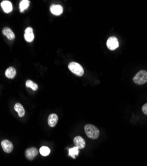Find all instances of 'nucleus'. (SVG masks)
<instances>
[{"instance_id": "8", "label": "nucleus", "mask_w": 147, "mask_h": 166, "mask_svg": "<svg viewBox=\"0 0 147 166\" xmlns=\"http://www.w3.org/2000/svg\"><path fill=\"white\" fill-rule=\"evenodd\" d=\"M24 37L27 42H32L34 39V34L31 27H27L25 31Z\"/></svg>"}, {"instance_id": "17", "label": "nucleus", "mask_w": 147, "mask_h": 166, "mask_svg": "<svg viewBox=\"0 0 147 166\" xmlns=\"http://www.w3.org/2000/svg\"><path fill=\"white\" fill-rule=\"evenodd\" d=\"M39 152L42 156H47L49 155L50 153H51V149H50L48 147H46V146H42V147L40 148Z\"/></svg>"}, {"instance_id": "15", "label": "nucleus", "mask_w": 147, "mask_h": 166, "mask_svg": "<svg viewBox=\"0 0 147 166\" xmlns=\"http://www.w3.org/2000/svg\"><path fill=\"white\" fill-rule=\"evenodd\" d=\"M30 4V2L29 0H23L19 3V9L21 12H23L25 10L28 8Z\"/></svg>"}, {"instance_id": "11", "label": "nucleus", "mask_w": 147, "mask_h": 166, "mask_svg": "<svg viewBox=\"0 0 147 166\" xmlns=\"http://www.w3.org/2000/svg\"><path fill=\"white\" fill-rule=\"evenodd\" d=\"M2 33L5 36L7 37V38L9 40H13L15 37L13 31L9 28V27H4L2 30Z\"/></svg>"}, {"instance_id": "7", "label": "nucleus", "mask_w": 147, "mask_h": 166, "mask_svg": "<svg viewBox=\"0 0 147 166\" xmlns=\"http://www.w3.org/2000/svg\"><path fill=\"white\" fill-rule=\"evenodd\" d=\"M74 143L76 147L80 149L84 148L86 145V141L81 136H76L74 139Z\"/></svg>"}, {"instance_id": "18", "label": "nucleus", "mask_w": 147, "mask_h": 166, "mask_svg": "<svg viewBox=\"0 0 147 166\" xmlns=\"http://www.w3.org/2000/svg\"><path fill=\"white\" fill-rule=\"evenodd\" d=\"M25 85H26L27 87L30 88L33 90H37L38 89V85L37 84H35V83H34L32 81H30V80L27 81V82L25 83Z\"/></svg>"}, {"instance_id": "1", "label": "nucleus", "mask_w": 147, "mask_h": 166, "mask_svg": "<svg viewBox=\"0 0 147 166\" xmlns=\"http://www.w3.org/2000/svg\"><path fill=\"white\" fill-rule=\"evenodd\" d=\"M84 130L86 135L91 139L95 140L99 136V131L95 126L91 124H86L84 127Z\"/></svg>"}, {"instance_id": "14", "label": "nucleus", "mask_w": 147, "mask_h": 166, "mask_svg": "<svg viewBox=\"0 0 147 166\" xmlns=\"http://www.w3.org/2000/svg\"><path fill=\"white\" fill-rule=\"evenodd\" d=\"M15 75H16V70L13 67H9L5 71V76L8 78L12 79L15 77Z\"/></svg>"}, {"instance_id": "6", "label": "nucleus", "mask_w": 147, "mask_h": 166, "mask_svg": "<svg viewBox=\"0 0 147 166\" xmlns=\"http://www.w3.org/2000/svg\"><path fill=\"white\" fill-rule=\"evenodd\" d=\"M2 147L3 151L6 153H11L13 151V145L9 140H5L2 141Z\"/></svg>"}, {"instance_id": "9", "label": "nucleus", "mask_w": 147, "mask_h": 166, "mask_svg": "<svg viewBox=\"0 0 147 166\" xmlns=\"http://www.w3.org/2000/svg\"><path fill=\"white\" fill-rule=\"evenodd\" d=\"M1 6L3 10L5 11V13H10L13 9V6L11 3L9 1H3L1 3Z\"/></svg>"}, {"instance_id": "19", "label": "nucleus", "mask_w": 147, "mask_h": 166, "mask_svg": "<svg viewBox=\"0 0 147 166\" xmlns=\"http://www.w3.org/2000/svg\"><path fill=\"white\" fill-rule=\"evenodd\" d=\"M142 110L143 113L146 115H147V103H146L145 105H143V106L142 107Z\"/></svg>"}, {"instance_id": "3", "label": "nucleus", "mask_w": 147, "mask_h": 166, "mask_svg": "<svg viewBox=\"0 0 147 166\" xmlns=\"http://www.w3.org/2000/svg\"><path fill=\"white\" fill-rule=\"evenodd\" d=\"M68 69L72 73L78 77H82L84 73L83 67L79 63L76 62H72L68 65Z\"/></svg>"}, {"instance_id": "5", "label": "nucleus", "mask_w": 147, "mask_h": 166, "mask_svg": "<svg viewBox=\"0 0 147 166\" xmlns=\"http://www.w3.org/2000/svg\"><path fill=\"white\" fill-rule=\"evenodd\" d=\"M38 154V150L35 148H30L25 151L26 157L29 160H33L34 159Z\"/></svg>"}, {"instance_id": "4", "label": "nucleus", "mask_w": 147, "mask_h": 166, "mask_svg": "<svg viewBox=\"0 0 147 166\" xmlns=\"http://www.w3.org/2000/svg\"><path fill=\"white\" fill-rule=\"evenodd\" d=\"M107 46L110 50H115L119 47V41L115 37H111L108 39L107 41Z\"/></svg>"}, {"instance_id": "13", "label": "nucleus", "mask_w": 147, "mask_h": 166, "mask_svg": "<svg viewBox=\"0 0 147 166\" xmlns=\"http://www.w3.org/2000/svg\"><path fill=\"white\" fill-rule=\"evenodd\" d=\"M14 109L15 111L18 112V115L19 117L24 116L25 112V109L23 108V106L20 103H16L14 106Z\"/></svg>"}, {"instance_id": "2", "label": "nucleus", "mask_w": 147, "mask_h": 166, "mask_svg": "<svg viewBox=\"0 0 147 166\" xmlns=\"http://www.w3.org/2000/svg\"><path fill=\"white\" fill-rule=\"evenodd\" d=\"M133 82L137 85H143L147 82V71L141 70L133 78Z\"/></svg>"}, {"instance_id": "16", "label": "nucleus", "mask_w": 147, "mask_h": 166, "mask_svg": "<svg viewBox=\"0 0 147 166\" xmlns=\"http://www.w3.org/2000/svg\"><path fill=\"white\" fill-rule=\"evenodd\" d=\"M79 153V149L77 147H74L68 149V154L70 156H71L73 158H76V156H78Z\"/></svg>"}, {"instance_id": "10", "label": "nucleus", "mask_w": 147, "mask_h": 166, "mask_svg": "<svg viewBox=\"0 0 147 166\" xmlns=\"http://www.w3.org/2000/svg\"><path fill=\"white\" fill-rule=\"evenodd\" d=\"M50 9L51 13L55 15H60L63 12V7L60 5H52Z\"/></svg>"}, {"instance_id": "12", "label": "nucleus", "mask_w": 147, "mask_h": 166, "mask_svg": "<svg viewBox=\"0 0 147 166\" xmlns=\"http://www.w3.org/2000/svg\"><path fill=\"white\" fill-rule=\"evenodd\" d=\"M58 120H59V118L56 114H52L48 116V123L49 126L51 127H55L56 125Z\"/></svg>"}]
</instances>
